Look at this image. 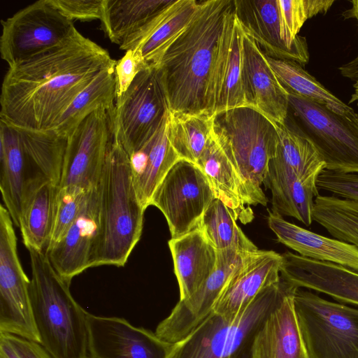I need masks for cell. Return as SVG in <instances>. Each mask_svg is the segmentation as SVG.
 Instances as JSON below:
<instances>
[{
  "mask_svg": "<svg viewBox=\"0 0 358 358\" xmlns=\"http://www.w3.org/2000/svg\"><path fill=\"white\" fill-rule=\"evenodd\" d=\"M116 61L78 31L65 43L9 67L0 119L20 129L52 130L75 98Z\"/></svg>",
  "mask_w": 358,
  "mask_h": 358,
  "instance_id": "1",
  "label": "cell"
},
{
  "mask_svg": "<svg viewBox=\"0 0 358 358\" xmlns=\"http://www.w3.org/2000/svg\"><path fill=\"white\" fill-rule=\"evenodd\" d=\"M234 0L202 1L192 22L157 66L171 113H213L211 90L220 38Z\"/></svg>",
  "mask_w": 358,
  "mask_h": 358,
  "instance_id": "2",
  "label": "cell"
},
{
  "mask_svg": "<svg viewBox=\"0 0 358 358\" xmlns=\"http://www.w3.org/2000/svg\"><path fill=\"white\" fill-rule=\"evenodd\" d=\"M29 292L40 344L52 358H89L87 313L45 252L29 250Z\"/></svg>",
  "mask_w": 358,
  "mask_h": 358,
  "instance_id": "3",
  "label": "cell"
},
{
  "mask_svg": "<svg viewBox=\"0 0 358 358\" xmlns=\"http://www.w3.org/2000/svg\"><path fill=\"white\" fill-rule=\"evenodd\" d=\"M99 188L101 229L94 266H124L141 238L145 209L135 190L128 156L114 130Z\"/></svg>",
  "mask_w": 358,
  "mask_h": 358,
  "instance_id": "4",
  "label": "cell"
},
{
  "mask_svg": "<svg viewBox=\"0 0 358 358\" xmlns=\"http://www.w3.org/2000/svg\"><path fill=\"white\" fill-rule=\"evenodd\" d=\"M214 135L242 179L250 206H266L264 183L277 140L275 122L252 106L215 114Z\"/></svg>",
  "mask_w": 358,
  "mask_h": 358,
  "instance_id": "5",
  "label": "cell"
},
{
  "mask_svg": "<svg viewBox=\"0 0 358 358\" xmlns=\"http://www.w3.org/2000/svg\"><path fill=\"white\" fill-rule=\"evenodd\" d=\"M291 124L325 163V170L358 174V114L346 115L312 100L288 93Z\"/></svg>",
  "mask_w": 358,
  "mask_h": 358,
  "instance_id": "6",
  "label": "cell"
},
{
  "mask_svg": "<svg viewBox=\"0 0 358 358\" xmlns=\"http://www.w3.org/2000/svg\"><path fill=\"white\" fill-rule=\"evenodd\" d=\"M294 308L308 358H358V309L300 288Z\"/></svg>",
  "mask_w": 358,
  "mask_h": 358,
  "instance_id": "7",
  "label": "cell"
},
{
  "mask_svg": "<svg viewBox=\"0 0 358 358\" xmlns=\"http://www.w3.org/2000/svg\"><path fill=\"white\" fill-rule=\"evenodd\" d=\"M170 108L157 66L141 71L127 91L115 99V135L129 155L149 141L168 118Z\"/></svg>",
  "mask_w": 358,
  "mask_h": 358,
  "instance_id": "8",
  "label": "cell"
},
{
  "mask_svg": "<svg viewBox=\"0 0 358 358\" xmlns=\"http://www.w3.org/2000/svg\"><path fill=\"white\" fill-rule=\"evenodd\" d=\"M1 58L12 67L58 46L78 31L50 0H40L1 20Z\"/></svg>",
  "mask_w": 358,
  "mask_h": 358,
  "instance_id": "9",
  "label": "cell"
},
{
  "mask_svg": "<svg viewBox=\"0 0 358 358\" xmlns=\"http://www.w3.org/2000/svg\"><path fill=\"white\" fill-rule=\"evenodd\" d=\"M13 222L0 205V334L40 342L31 302L30 279L20 264Z\"/></svg>",
  "mask_w": 358,
  "mask_h": 358,
  "instance_id": "10",
  "label": "cell"
},
{
  "mask_svg": "<svg viewBox=\"0 0 358 358\" xmlns=\"http://www.w3.org/2000/svg\"><path fill=\"white\" fill-rule=\"evenodd\" d=\"M208 178L200 168L179 159L169 169L155 189L150 206L164 215L171 238L196 228L215 198Z\"/></svg>",
  "mask_w": 358,
  "mask_h": 358,
  "instance_id": "11",
  "label": "cell"
},
{
  "mask_svg": "<svg viewBox=\"0 0 358 358\" xmlns=\"http://www.w3.org/2000/svg\"><path fill=\"white\" fill-rule=\"evenodd\" d=\"M113 110H96L68 137L58 187L89 190L99 183L113 134Z\"/></svg>",
  "mask_w": 358,
  "mask_h": 358,
  "instance_id": "12",
  "label": "cell"
},
{
  "mask_svg": "<svg viewBox=\"0 0 358 358\" xmlns=\"http://www.w3.org/2000/svg\"><path fill=\"white\" fill-rule=\"evenodd\" d=\"M251 252L234 248L217 250L216 266L203 285L189 299L179 300L157 325L156 335L175 343L197 327L213 312L229 280Z\"/></svg>",
  "mask_w": 358,
  "mask_h": 358,
  "instance_id": "13",
  "label": "cell"
},
{
  "mask_svg": "<svg viewBox=\"0 0 358 358\" xmlns=\"http://www.w3.org/2000/svg\"><path fill=\"white\" fill-rule=\"evenodd\" d=\"M89 358H170L173 343L124 318L87 313Z\"/></svg>",
  "mask_w": 358,
  "mask_h": 358,
  "instance_id": "14",
  "label": "cell"
},
{
  "mask_svg": "<svg viewBox=\"0 0 358 358\" xmlns=\"http://www.w3.org/2000/svg\"><path fill=\"white\" fill-rule=\"evenodd\" d=\"M236 15L245 33L269 57L296 62L309 61L305 37L289 36L282 17L278 0H234Z\"/></svg>",
  "mask_w": 358,
  "mask_h": 358,
  "instance_id": "15",
  "label": "cell"
},
{
  "mask_svg": "<svg viewBox=\"0 0 358 358\" xmlns=\"http://www.w3.org/2000/svg\"><path fill=\"white\" fill-rule=\"evenodd\" d=\"M101 229L99 184L91 189L78 217L63 237L45 252L57 273L71 282L94 267Z\"/></svg>",
  "mask_w": 358,
  "mask_h": 358,
  "instance_id": "16",
  "label": "cell"
},
{
  "mask_svg": "<svg viewBox=\"0 0 358 358\" xmlns=\"http://www.w3.org/2000/svg\"><path fill=\"white\" fill-rule=\"evenodd\" d=\"M297 289L282 279L277 301L255 334L252 358H308L294 308Z\"/></svg>",
  "mask_w": 358,
  "mask_h": 358,
  "instance_id": "17",
  "label": "cell"
},
{
  "mask_svg": "<svg viewBox=\"0 0 358 358\" xmlns=\"http://www.w3.org/2000/svg\"><path fill=\"white\" fill-rule=\"evenodd\" d=\"M243 34L234 3L225 20L215 67L211 90L213 114L249 106L243 80Z\"/></svg>",
  "mask_w": 358,
  "mask_h": 358,
  "instance_id": "18",
  "label": "cell"
},
{
  "mask_svg": "<svg viewBox=\"0 0 358 358\" xmlns=\"http://www.w3.org/2000/svg\"><path fill=\"white\" fill-rule=\"evenodd\" d=\"M282 255L272 250L252 252L233 273L213 308L224 317H238L266 287L280 280Z\"/></svg>",
  "mask_w": 358,
  "mask_h": 358,
  "instance_id": "19",
  "label": "cell"
},
{
  "mask_svg": "<svg viewBox=\"0 0 358 358\" xmlns=\"http://www.w3.org/2000/svg\"><path fill=\"white\" fill-rule=\"evenodd\" d=\"M282 255L280 277L298 288L326 294L358 305V273L326 262L310 259L289 251Z\"/></svg>",
  "mask_w": 358,
  "mask_h": 358,
  "instance_id": "20",
  "label": "cell"
},
{
  "mask_svg": "<svg viewBox=\"0 0 358 358\" xmlns=\"http://www.w3.org/2000/svg\"><path fill=\"white\" fill-rule=\"evenodd\" d=\"M243 57L244 87L248 105L273 122L285 124L289 111L288 93L270 66L266 55L245 31Z\"/></svg>",
  "mask_w": 358,
  "mask_h": 358,
  "instance_id": "21",
  "label": "cell"
},
{
  "mask_svg": "<svg viewBox=\"0 0 358 358\" xmlns=\"http://www.w3.org/2000/svg\"><path fill=\"white\" fill-rule=\"evenodd\" d=\"M267 220L278 241L298 255L331 262L358 273V248L355 245L312 232L271 211H268Z\"/></svg>",
  "mask_w": 358,
  "mask_h": 358,
  "instance_id": "22",
  "label": "cell"
},
{
  "mask_svg": "<svg viewBox=\"0 0 358 358\" xmlns=\"http://www.w3.org/2000/svg\"><path fill=\"white\" fill-rule=\"evenodd\" d=\"M317 179L301 177L286 165L271 160L263 184L271 192V212L310 226L314 201L320 195Z\"/></svg>",
  "mask_w": 358,
  "mask_h": 358,
  "instance_id": "23",
  "label": "cell"
},
{
  "mask_svg": "<svg viewBox=\"0 0 358 358\" xmlns=\"http://www.w3.org/2000/svg\"><path fill=\"white\" fill-rule=\"evenodd\" d=\"M168 244L179 285L180 300H185L201 289L215 269L217 250L199 226L171 238Z\"/></svg>",
  "mask_w": 358,
  "mask_h": 358,
  "instance_id": "24",
  "label": "cell"
},
{
  "mask_svg": "<svg viewBox=\"0 0 358 358\" xmlns=\"http://www.w3.org/2000/svg\"><path fill=\"white\" fill-rule=\"evenodd\" d=\"M34 176L17 129L0 119V189L3 206L17 227L25 186Z\"/></svg>",
  "mask_w": 358,
  "mask_h": 358,
  "instance_id": "25",
  "label": "cell"
},
{
  "mask_svg": "<svg viewBox=\"0 0 358 358\" xmlns=\"http://www.w3.org/2000/svg\"><path fill=\"white\" fill-rule=\"evenodd\" d=\"M58 185L43 176L31 178L23 193L19 228L28 250L45 252L51 236Z\"/></svg>",
  "mask_w": 358,
  "mask_h": 358,
  "instance_id": "26",
  "label": "cell"
},
{
  "mask_svg": "<svg viewBox=\"0 0 358 358\" xmlns=\"http://www.w3.org/2000/svg\"><path fill=\"white\" fill-rule=\"evenodd\" d=\"M168 120L149 141L127 155L135 190L145 209L169 169L180 159L169 141Z\"/></svg>",
  "mask_w": 358,
  "mask_h": 358,
  "instance_id": "27",
  "label": "cell"
},
{
  "mask_svg": "<svg viewBox=\"0 0 358 358\" xmlns=\"http://www.w3.org/2000/svg\"><path fill=\"white\" fill-rule=\"evenodd\" d=\"M196 164L208 178L215 196L231 209L236 220L250 222L254 213L244 183L214 134Z\"/></svg>",
  "mask_w": 358,
  "mask_h": 358,
  "instance_id": "28",
  "label": "cell"
},
{
  "mask_svg": "<svg viewBox=\"0 0 358 358\" xmlns=\"http://www.w3.org/2000/svg\"><path fill=\"white\" fill-rule=\"evenodd\" d=\"M171 0H104L101 28L111 42L125 52L136 48L140 36Z\"/></svg>",
  "mask_w": 358,
  "mask_h": 358,
  "instance_id": "29",
  "label": "cell"
},
{
  "mask_svg": "<svg viewBox=\"0 0 358 358\" xmlns=\"http://www.w3.org/2000/svg\"><path fill=\"white\" fill-rule=\"evenodd\" d=\"M201 1L171 0L142 33L134 49L150 66H157L163 55L196 15Z\"/></svg>",
  "mask_w": 358,
  "mask_h": 358,
  "instance_id": "30",
  "label": "cell"
},
{
  "mask_svg": "<svg viewBox=\"0 0 358 358\" xmlns=\"http://www.w3.org/2000/svg\"><path fill=\"white\" fill-rule=\"evenodd\" d=\"M282 279L264 288L234 323L221 358H252L254 338L262 323L275 305Z\"/></svg>",
  "mask_w": 358,
  "mask_h": 358,
  "instance_id": "31",
  "label": "cell"
},
{
  "mask_svg": "<svg viewBox=\"0 0 358 358\" xmlns=\"http://www.w3.org/2000/svg\"><path fill=\"white\" fill-rule=\"evenodd\" d=\"M115 66L101 72L72 101L54 130L68 138L78 125L99 108L112 110L115 103Z\"/></svg>",
  "mask_w": 358,
  "mask_h": 358,
  "instance_id": "32",
  "label": "cell"
},
{
  "mask_svg": "<svg viewBox=\"0 0 358 358\" xmlns=\"http://www.w3.org/2000/svg\"><path fill=\"white\" fill-rule=\"evenodd\" d=\"M214 117L215 115L170 111L169 138L180 159L196 164L213 137Z\"/></svg>",
  "mask_w": 358,
  "mask_h": 358,
  "instance_id": "33",
  "label": "cell"
},
{
  "mask_svg": "<svg viewBox=\"0 0 358 358\" xmlns=\"http://www.w3.org/2000/svg\"><path fill=\"white\" fill-rule=\"evenodd\" d=\"M238 317L227 318L213 311L187 336L173 343L170 358H221Z\"/></svg>",
  "mask_w": 358,
  "mask_h": 358,
  "instance_id": "34",
  "label": "cell"
},
{
  "mask_svg": "<svg viewBox=\"0 0 358 358\" xmlns=\"http://www.w3.org/2000/svg\"><path fill=\"white\" fill-rule=\"evenodd\" d=\"M266 57L270 66L287 93L324 105L341 114L353 115L356 113L352 108L305 71L299 64L290 60Z\"/></svg>",
  "mask_w": 358,
  "mask_h": 358,
  "instance_id": "35",
  "label": "cell"
},
{
  "mask_svg": "<svg viewBox=\"0 0 358 358\" xmlns=\"http://www.w3.org/2000/svg\"><path fill=\"white\" fill-rule=\"evenodd\" d=\"M36 176H43L59 185L67 138L54 130L36 131L16 127Z\"/></svg>",
  "mask_w": 358,
  "mask_h": 358,
  "instance_id": "36",
  "label": "cell"
},
{
  "mask_svg": "<svg viewBox=\"0 0 358 358\" xmlns=\"http://www.w3.org/2000/svg\"><path fill=\"white\" fill-rule=\"evenodd\" d=\"M275 124L278 140L271 160L286 165L301 177L318 178L326 165L313 145L285 123Z\"/></svg>",
  "mask_w": 358,
  "mask_h": 358,
  "instance_id": "37",
  "label": "cell"
},
{
  "mask_svg": "<svg viewBox=\"0 0 358 358\" xmlns=\"http://www.w3.org/2000/svg\"><path fill=\"white\" fill-rule=\"evenodd\" d=\"M199 227L217 250L234 248L255 252L259 250L239 227L231 209L218 198L215 197L210 203Z\"/></svg>",
  "mask_w": 358,
  "mask_h": 358,
  "instance_id": "38",
  "label": "cell"
},
{
  "mask_svg": "<svg viewBox=\"0 0 358 358\" xmlns=\"http://www.w3.org/2000/svg\"><path fill=\"white\" fill-rule=\"evenodd\" d=\"M90 190L77 187H58L55 201L52 232L47 249L58 242L77 219Z\"/></svg>",
  "mask_w": 358,
  "mask_h": 358,
  "instance_id": "39",
  "label": "cell"
},
{
  "mask_svg": "<svg viewBox=\"0 0 358 358\" xmlns=\"http://www.w3.org/2000/svg\"><path fill=\"white\" fill-rule=\"evenodd\" d=\"M334 3V0H278L282 20L293 39L308 19L325 13Z\"/></svg>",
  "mask_w": 358,
  "mask_h": 358,
  "instance_id": "40",
  "label": "cell"
},
{
  "mask_svg": "<svg viewBox=\"0 0 358 358\" xmlns=\"http://www.w3.org/2000/svg\"><path fill=\"white\" fill-rule=\"evenodd\" d=\"M149 66L138 50L125 52L124 56L116 61L115 64V99L127 91L141 71Z\"/></svg>",
  "mask_w": 358,
  "mask_h": 358,
  "instance_id": "41",
  "label": "cell"
},
{
  "mask_svg": "<svg viewBox=\"0 0 358 358\" xmlns=\"http://www.w3.org/2000/svg\"><path fill=\"white\" fill-rule=\"evenodd\" d=\"M319 189L358 202V174L324 170L317 179Z\"/></svg>",
  "mask_w": 358,
  "mask_h": 358,
  "instance_id": "42",
  "label": "cell"
},
{
  "mask_svg": "<svg viewBox=\"0 0 358 358\" xmlns=\"http://www.w3.org/2000/svg\"><path fill=\"white\" fill-rule=\"evenodd\" d=\"M70 20H102L104 0H50Z\"/></svg>",
  "mask_w": 358,
  "mask_h": 358,
  "instance_id": "43",
  "label": "cell"
},
{
  "mask_svg": "<svg viewBox=\"0 0 358 358\" xmlns=\"http://www.w3.org/2000/svg\"><path fill=\"white\" fill-rule=\"evenodd\" d=\"M0 334H2L10 343L20 358H52L46 350L38 342L15 335Z\"/></svg>",
  "mask_w": 358,
  "mask_h": 358,
  "instance_id": "44",
  "label": "cell"
},
{
  "mask_svg": "<svg viewBox=\"0 0 358 358\" xmlns=\"http://www.w3.org/2000/svg\"><path fill=\"white\" fill-rule=\"evenodd\" d=\"M0 358H20L2 334H0Z\"/></svg>",
  "mask_w": 358,
  "mask_h": 358,
  "instance_id": "45",
  "label": "cell"
},
{
  "mask_svg": "<svg viewBox=\"0 0 358 358\" xmlns=\"http://www.w3.org/2000/svg\"><path fill=\"white\" fill-rule=\"evenodd\" d=\"M352 6L350 9L346 10L343 15L345 18L354 17L358 22V0L350 1Z\"/></svg>",
  "mask_w": 358,
  "mask_h": 358,
  "instance_id": "46",
  "label": "cell"
},
{
  "mask_svg": "<svg viewBox=\"0 0 358 358\" xmlns=\"http://www.w3.org/2000/svg\"><path fill=\"white\" fill-rule=\"evenodd\" d=\"M353 87L355 91L351 96L349 103H351L352 102H357V104L358 105V82H355L353 85Z\"/></svg>",
  "mask_w": 358,
  "mask_h": 358,
  "instance_id": "47",
  "label": "cell"
}]
</instances>
